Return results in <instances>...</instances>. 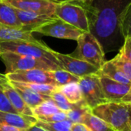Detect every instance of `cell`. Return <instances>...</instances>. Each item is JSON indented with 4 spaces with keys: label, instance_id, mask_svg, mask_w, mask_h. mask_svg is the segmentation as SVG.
<instances>
[{
    "label": "cell",
    "instance_id": "cell-30",
    "mask_svg": "<svg viewBox=\"0 0 131 131\" xmlns=\"http://www.w3.org/2000/svg\"><path fill=\"white\" fill-rule=\"evenodd\" d=\"M118 54L123 58L131 61V36L124 39L123 44L119 50Z\"/></svg>",
    "mask_w": 131,
    "mask_h": 131
},
{
    "label": "cell",
    "instance_id": "cell-21",
    "mask_svg": "<svg viewBox=\"0 0 131 131\" xmlns=\"http://www.w3.org/2000/svg\"><path fill=\"white\" fill-rule=\"evenodd\" d=\"M59 91L71 104H76L83 100L82 93L78 83H72L59 86Z\"/></svg>",
    "mask_w": 131,
    "mask_h": 131
},
{
    "label": "cell",
    "instance_id": "cell-29",
    "mask_svg": "<svg viewBox=\"0 0 131 131\" xmlns=\"http://www.w3.org/2000/svg\"><path fill=\"white\" fill-rule=\"evenodd\" d=\"M38 121L44 123H56L60 121H64L67 119V112L60 111L56 113L46 116H39L36 118Z\"/></svg>",
    "mask_w": 131,
    "mask_h": 131
},
{
    "label": "cell",
    "instance_id": "cell-19",
    "mask_svg": "<svg viewBox=\"0 0 131 131\" xmlns=\"http://www.w3.org/2000/svg\"><path fill=\"white\" fill-rule=\"evenodd\" d=\"M98 74L104 76L113 81L123 84L131 85V82L129 81V80L117 68V67L112 62L111 59L106 61L103 63L99 70Z\"/></svg>",
    "mask_w": 131,
    "mask_h": 131
},
{
    "label": "cell",
    "instance_id": "cell-38",
    "mask_svg": "<svg viewBox=\"0 0 131 131\" xmlns=\"http://www.w3.org/2000/svg\"><path fill=\"white\" fill-rule=\"evenodd\" d=\"M0 1H2V2H4V1H6V0H0Z\"/></svg>",
    "mask_w": 131,
    "mask_h": 131
},
{
    "label": "cell",
    "instance_id": "cell-11",
    "mask_svg": "<svg viewBox=\"0 0 131 131\" xmlns=\"http://www.w3.org/2000/svg\"><path fill=\"white\" fill-rule=\"evenodd\" d=\"M16 9L54 16L56 3L49 0H6L4 1Z\"/></svg>",
    "mask_w": 131,
    "mask_h": 131
},
{
    "label": "cell",
    "instance_id": "cell-17",
    "mask_svg": "<svg viewBox=\"0 0 131 131\" xmlns=\"http://www.w3.org/2000/svg\"><path fill=\"white\" fill-rule=\"evenodd\" d=\"M12 86L18 93V94L21 96L23 101L27 104V106L32 110L33 108L36 107L42 103L51 100L49 96H45L42 94H39L30 89L26 87L23 83L19 82L10 81Z\"/></svg>",
    "mask_w": 131,
    "mask_h": 131
},
{
    "label": "cell",
    "instance_id": "cell-9",
    "mask_svg": "<svg viewBox=\"0 0 131 131\" xmlns=\"http://www.w3.org/2000/svg\"><path fill=\"white\" fill-rule=\"evenodd\" d=\"M52 53L59 62L61 70L67 71L79 78L99 73L100 70L97 67L85 61L76 59L70 54H63L54 50H52Z\"/></svg>",
    "mask_w": 131,
    "mask_h": 131
},
{
    "label": "cell",
    "instance_id": "cell-10",
    "mask_svg": "<svg viewBox=\"0 0 131 131\" xmlns=\"http://www.w3.org/2000/svg\"><path fill=\"white\" fill-rule=\"evenodd\" d=\"M5 75L9 81H15L24 83L49 84L58 86L52 77L51 71L34 69L17 71Z\"/></svg>",
    "mask_w": 131,
    "mask_h": 131
},
{
    "label": "cell",
    "instance_id": "cell-12",
    "mask_svg": "<svg viewBox=\"0 0 131 131\" xmlns=\"http://www.w3.org/2000/svg\"><path fill=\"white\" fill-rule=\"evenodd\" d=\"M0 88L18 113L34 116L32 110L18 94L5 74L0 73Z\"/></svg>",
    "mask_w": 131,
    "mask_h": 131
},
{
    "label": "cell",
    "instance_id": "cell-36",
    "mask_svg": "<svg viewBox=\"0 0 131 131\" xmlns=\"http://www.w3.org/2000/svg\"><path fill=\"white\" fill-rule=\"evenodd\" d=\"M26 131H47V130H46L45 129H43V128H42V127H39V126L35 125V126H32V127H30V128H29V129H27Z\"/></svg>",
    "mask_w": 131,
    "mask_h": 131
},
{
    "label": "cell",
    "instance_id": "cell-23",
    "mask_svg": "<svg viewBox=\"0 0 131 131\" xmlns=\"http://www.w3.org/2000/svg\"><path fill=\"white\" fill-rule=\"evenodd\" d=\"M83 123L86 125L91 131H115L103 120L94 116L92 112L86 116Z\"/></svg>",
    "mask_w": 131,
    "mask_h": 131
},
{
    "label": "cell",
    "instance_id": "cell-6",
    "mask_svg": "<svg viewBox=\"0 0 131 131\" xmlns=\"http://www.w3.org/2000/svg\"><path fill=\"white\" fill-rule=\"evenodd\" d=\"M55 16L83 32H89L86 12L78 5L66 1L56 3Z\"/></svg>",
    "mask_w": 131,
    "mask_h": 131
},
{
    "label": "cell",
    "instance_id": "cell-3",
    "mask_svg": "<svg viewBox=\"0 0 131 131\" xmlns=\"http://www.w3.org/2000/svg\"><path fill=\"white\" fill-rule=\"evenodd\" d=\"M52 49H50L45 42L42 44H36L23 41H0V53L9 52L19 55L34 57L41 59L49 64L57 66L59 69H61L59 62L52 53Z\"/></svg>",
    "mask_w": 131,
    "mask_h": 131
},
{
    "label": "cell",
    "instance_id": "cell-18",
    "mask_svg": "<svg viewBox=\"0 0 131 131\" xmlns=\"http://www.w3.org/2000/svg\"><path fill=\"white\" fill-rule=\"evenodd\" d=\"M0 24L22 29V24L19 22L16 9L6 3V2H0Z\"/></svg>",
    "mask_w": 131,
    "mask_h": 131
},
{
    "label": "cell",
    "instance_id": "cell-24",
    "mask_svg": "<svg viewBox=\"0 0 131 131\" xmlns=\"http://www.w3.org/2000/svg\"><path fill=\"white\" fill-rule=\"evenodd\" d=\"M32 111L34 116L37 118L39 116H49V115L56 113L62 110L59 109L52 100H46L42 103L36 107L33 108Z\"/></svg>",
    "mask_w": 131,
    "mask_h": 131
},
{
    "label": "cell",
    "instance_id": "cell-25",
    "mask_svg": "<svg viewBox=\"0 0 131 131\" xmlns=\"http://www.w3.org/2000/svg\"><path fill=\"white\" fill-rule=\"evenodd\" d=\"M72 123L67 119L56 123H44L37 121L36 126L45 129L47 131H71Z\"/></svg>",
    "mask_w": 131,
    "mask_h": 131
},
{
    "label": "cell",
    "instance_id": "cell-26",
    "mask_svg": "<svg viewBox=\"0 0 131 131\" xmlns=\"http://www.w3.org/2000/svg\"><path fill=\"white\" fill-rule=\"evenodd\" d=\"M50 97H51V100L56 105V106L62 111L68 112L73 106V104H71L67 100V99L65 97V96L59 91V89L53 92L50 95Z\"/></svg>",
    "mask_w": 131,
    "mask_h": 131
},
{
    "label": "cell",
    "instance_id": "cell-16",
    "mask_svg": "<svg viewBox=\"0 0 131 131\" xmlns=\"http://www.w3.org/2000/svg\"><path fill=\"white\" fill-rule=\"evenodd\" d=\"M0 41L4 42H15L23 41L36 44H42L43 42L36 39L32 33L25 31L22 29L6 26L0 24Z\"/></svg>",
    "mask_w": 131,
    "mask_h": 131
},
{
    "label": "cell",
    "instance_id": "cell-37",
    "mask_svg": "<svg viewBox=\"0 0 131 131\" xmlns=\"http://www.w3.org/2000/svg\"><path fill=\"white\" fill-rule=\"evenodd\" d=\"M49 1H51V2L55 3H60L64 2L65 0H49Z\"/></svg>",
    "mask_w": 131,
    "mask_h": 131
},
{
    "label": "cell",
    "instance_id": "cell-1",
    "mask_svg": "<svg viewBox=\"0 0 131 131\" xmlns=\"http://www.w3.org/2000/svg\"><path fill=\"white\" fill-rule=\"evenodd\" d=\"M130 3L131 0H95L86 10L89 32L98 41L104 54L122 47L121 19Z\"/></svg>",
    "mask_w": 131,
    "mask_h": 131
},
{
    "label": "cell",
    "instance_id": "cell-34",
    "mask_svg": "<svg viewBox=\"0 0 131 131\" xmlns=\"http://www.w3.org/2000/svg\"><path fill=\"white\" fill-rule=\"evenodd\" d=\"M0 131H26V130L18 129V128L4 125V124H0Z\"/></svg>",
    "mask_w": 131,
    "mask_h": 131
},
{
    "label": "cell",
    "instance_id": "cell-5",
    "mask_svg": "<svg viewBox=\"0 0 131 131\" xmlns=\"http://www.w3.org/2000/svg\"><path fill=\"white\" fill-rule=\"evenodd\" d=\"M0 59L3 60L6 67V74L34 69L46 71L61 70L57 66L49 64L41 59L9 52H1Z\"/></svg>",
    "mask_w": 131,
    "mask_h": 131
},
{
    "label": "cell",
    "instance_id": "cell-22",
    "mask_svg": "<svg viewBox=\"0 0 131 131\" xmlns=\"http://www.w3.org/2000/svg\"><path fill=\"white\" fill-rule=\"evenodd\" d=\"M51 75L58 86H62L72 83H78L80 80L79 77L64 70H57L51 71Z\"/></svg>",
    "mask_w": 131,
    "mask_h": 131
},
{
    "label": "cell",
    "instance_id": "cell-8",
    "mask_svg": "<svg viewBox=\"0 0 131 131\" xmlns=\"http://www.w3.org/2000/svg\"><path fill=\"white\" fill-rule=\"evenodd\" d=\"M33 32H38L44 36H51L57 39L77 40L85 32L70 25L59 18L37 28Z\"/></svg>",
    "mask_w": 131,
    "mask_h": 131
},
{
    "label": "cell",
    "instance_id": "cell-32",
    "mask_svg": "<svg viewBox=\"0 0 131 131\" xmlns=\"http://www.w3.org/2000/svg\"><path fill=\"white\" fill-rule=\"evenodd\" d=\"M65 1L73 3V4L78 5V6L83 7L85 10H86L95 0H65Z\"/></svg>",
    "mask_w": 131,
    "mask_h": 131
},
{
    "label": "cell",
    "instance_id": "cell-28",
    "mask_svg": "<svg viewBox=\"0 0 131 131\" xmlns=\"http://www.w3.org/2000/svg\"><path fill=\"white\" fill-rule=\"evenodd\" d=\"M121 31L125 39L131 36V3L124 12L121 19Z\"/></svg>",
    "mask_w": 131,
    "mask_h": 131
},
{
    "label": "cell",
    "instance_id": "cell-4",
    "mask_svg": "<svg viewBox=\"0 0 131 131\" xmlns=\"http://www.w3.org/2000/svg\"><path fill=\"white\" fill-rule=\"evenodd\" d=\"M77 46L71 56L85 61L99 70L106 62L105 54L96 38L89 32H83L77 40Z\"/></svg>",
    "mask_w": 131,
    "mask_h": 131
},
{
    "label": "cell",
    "instance_id": "cell-13",
    "mask_svg": "<svg viewBox=\"0 0 131 131\" xmlns=\"http://www.w3.org/2000/svg\"><path fill=\"white\" fill-rule=\"evenodd\" d=\"M99 77L102 86V90L106 102H121V100L128 93L130 85L123 84L113 81L100 74Z\"/></svg>",
    "mask_w": 131,
    "mask_h": 131
},
{
    "label": "cell",
    "instance_id": "cell-2",
    "mask_svg": "<svg viewBox=\"0 0 131 131\" xmlns=\"http://www.w3.org/2000/svg\"><path fill=\"white\" fill-rule=\"evenodd\" d=\"M115 131H131V104L106 102L91 110Z\"/></svg>",
    "mask_w": 131,
    "mask_h": 131
},
{
    "label": "cell",
    "instance_id": "cell-20",
    "mask_svg": "<svg viewBox=\"0 0 131 131\" xmlns=\"http://www.w3.org/2000/svg\"><path fill=\"white\" fill-rule=\"evenodd\" d=\"M91 113V109L83 100L80 103L73 104V108L67 112V119L72 123H83L86 116Z\"/></svg>",
    "mask_w": 131,
    "mask_h": 131
},
{
    "label": "cell",
    "instance_id": "cell-39",
    "mask_svg": "<svg viewBox=\"0 0 131 131\" xmlns=\"http://www.w3.org/2000/svg\"><path fill=\"white\" fill-rule=\"evenodd\" d=\"M0 2H1V1H0Z\"/></svg>",
    "mask_w": 131,
    "mask_h": 131
},
{
    "label": "cell",
    "instance_id": "cell-31",
    "mask_svg": "<svg viewBox=\"0 0 131 131\" xmlns=\"http://www.w3.org/2000/svg\"><path fill=\"white\" fill-rule=\"evenodd\" d=\"M0 111L7 112V113H18L17 111L13 108V106L9 103V100L0 88Z\"/></svg>",
    "mask_w": 131,
    "mask_h": 131
},
{
    "label": "cell",
    "instance_id": "cell-7",
    "mask_svg": "<svg viewBox=\"0 0 131 131\" xmlns=\"http://www.w3.org/2000/svg\"><path fill=\"white\" fill-rule=\"evenodd\" d=\"M78 84L82 93L83 100L91 110L106 103L98 73L80 78Z\"/></svg>",
    "mask_w": 131,
    "mask_h": 131
},
{
    "label": "cell",
    "instance_id": "cell-14",
    "mask_svg": "<svg viewBox=\"0 0 131 131\" xmlns=\"http://www.w3.org/2000/svg\"><path fill=\"white\" fill-rule=\"evenodd\" d=\"M17 17L22 24V29L33 32L37 28L52 21L56 16H51L47 15H40L33 13H29L16 9Z\"/></svg>",
    "mask_w": 131,
    "mask_h": 131
},
{
    "label": "cell",
    "instance_id": "cell-27",
    "mask_svg": "<svg viewBox=\"0 0 131 131\" xmlns=\"http://www.w3.org/2000/svg\"><path fill=\"white\" fill-rule=\"evenodd\" d=\"M112 62L116 66L117 68L131 82V61L127 60L119 54H117L114 58H113Z\"/></svg>",
    "mask_w": 131,
    "mask_h": 131
},
{
    "label": "cell",
    "instance_id": "cell-35",
    "mask_svg": "<svg viewBox=\"0 0 131 131\" xmlns=\"http://www.w3.org/2000/svg\"><path fill=\"white\" fill-rule=\"evenodd\" d=\"M121 102L125 103L131 104V85H130V87H129V90L128 93L123 96V98L121 100Z\"/></svg>",
    "mask_w": 131,
    "mask_h": 131
},
{
    "label": "cell",
    "instance_id": "cell-15",
    "mask_svg": "<svg viewBox=\"0 0 131 131\" xmlns=\"http://www.w3.org/2000/svg\"><path fill=\"white\" fill-rule=\"evenodd\" d=\"M37 121L35 116L0 111V124L27 130L35 126Z\"/></svg>",
    "mask_w": 131,
    "mask_h": 131
},
{
    "label": "cell",
    "instance_id": "cell-33",
    "mask_svg": "<svg viewBox=\"0 0 131 131\" xmlns=\"http://www.w3.org/2000/svg\"><path fill=\"white\" fill-rule=\"evenodd\" d=\"M71 131H91V129L84 123H73Z\"/></svg>",
    "mask_w": 131,
    "mask_h": 131
}]
</instances>
